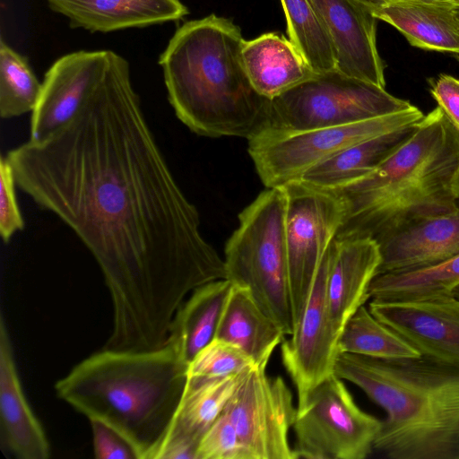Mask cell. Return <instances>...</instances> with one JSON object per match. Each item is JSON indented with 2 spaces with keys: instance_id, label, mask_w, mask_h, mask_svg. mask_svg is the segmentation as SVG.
<instances>
[{
  "instance_id": "cell-11",
  "label": "cell",
  "mask_w": 459,
  "mask_h": 459,
  "mask_svg": "<svg viewBox=\"0 0 459 459\" xmlns=\"http://www.w3.org/2000/svg\"><path fill=\"white\" fill-rule=\"evenodd\" d=\"M265 370L253 368L223 411L251 459H297L289 441L297 414L291 392L281 377H269Z\"/></svg>"
},
{
  "instance_id": "cell-30",
  "label": "cell",
  "mask_w": 459,
  "mask_h": 459,
  "mask_svg": "<svg viewBox=\"0 0 459 459\" xmlns=\"http://www.w3.org/2000/svg\"><path fill=\"white\" fill-rule=\"evenodd\" d=\"M256 367L238 347L213 339L187 366V377L221 378L238 375Z\"/></svg>"
},
{
  "instance_id": "cell-24",
  "label": "cell",
  "mask_w": 459,
  "mask_h": 459,
  "mask_svg": "<svg viewBox=\"0 0 459 459\" xmlns=\"http://www.w3.org/2000/svg\"><path fill=\"white\" fill-rule=\"evenodd\" d=\"M232 283L220 279L194 290L176 312L167 340L188 366L214 338Z\"/></svg>"
},
{
  "instance_id": "cell-29",
  "label": "cell",
  "mask_w": 459,
  "mask_h": 459,
  "mask_svg": "<svg viewBox=\"0 0 459 459\" xmlns=\"http://www.w3.org/2000/svg\"><path fill=\"white\" fill-rule=\"evenodd\" d=\"M40 83L27 59L3 39L0 42V117L12 118L34 109Z\"/></svg>"
},
{
  "instance_id": "cell-26",
  "label": "cell",
  "mask_w": 459,
  "mask_h": 459,
  "mask_svg": "<svg viewBox=\"0 0 459 459\" xmlns=\"http://www.w3.org/2000/svg\"><path fill=\"white\" fill-rule=\"evenodd\" d=\"M459 254L438 264L404 272L384 273L372 281L368 296L378 300L457 296Z\"/></svg>"
},
{
  "instance_id": "cell-33",
  "label": "cell",
  "mask_w": 459,
  "mask_h": 459,
  "mask_svg": "<svg viewBox=\"0 0 459 459\" xmlns=\"http://www.w3.org/2000/svg\"><path fill=\"white\" fill-rule=\"evenodd\" d=\"M94 455L98 459H140L133 444L119 431L98 420H90Z\"/></svg>"
},
{
  "instance_id": "cell-7",
  "label": "cell",
  "mask_w": 459,
  "mask_h": 459,
  "mask_svg": "<svg viewBox=\"0 0 459 459\" xmlns=\"http://www.w3.org/2000/svg\"><path fill=\"white\" fill-rule=\"evenodd\" d=\"M411 106L385 88L333 69L316 74L273 99L267 129L305 131L344 126Z\"/></svg>"
},
{
  "instance_id": "cell-20",
  "label": "cell",
  "mask_w": 459,
  "mask_h": 459,
  "mask_svg": "<svg viewBox=\"0 0 459 459\" xmlns=\"http://www.w3.org/2000/svg\"><path fill=\"white\" fill-rule=\"evenodd\" d=\"M71 28L110 32L181 20L188 13L181 0H47Z\"/></svg>"
},
{
  "instance_id": "cell-35",
  "label": "cell",
  "mask_w": 459,
  "mask_h": 459,
  "mask_svg": "<svg viewBox=\"0 0 459 459\" xmlns=\"http://www.w3.org/2000/svg\"><path fill=\"white\" fill-rule=\"evenodd\" d=\"M451 189L454 196L459 200V163L457 164L455 170L451 179Z\"/></svg>"
},
{
  "instance_id": "cell-18",
  "label": "cell",
  "mask_w": 459,
  "mask_h": 459,
  "mask_svg": "<svg viewBox=\"0 0 459 459\" xmlns=\"http://www.w3.org/2000/svg\"><path fill=\"white\" fill-rule=\"evenodd\" d=\"M0 423L2 440L19 459H48L50 445L23 392L4 319H0Z\"/></svg>"
},
{
  "instance_id": "cell-2",
  "label": "cell",
  "mask_w": 459,
  "mask_h": 459,
  "mask_svg": "<svg viewBox=\"0 0 459 459\" xmlns=\"http://www.w3.org/2000/svg\"><path fill=\"white\" fill-rule=\"evenodd\" d=\"M244 40L232 21L212 13L179 26L160 54L169 102L193 133L248 141L268 128L271 100L248 78Z\"/></svg>"
},
{
  "instance_id": "cell-12",
  "label": "cell",
  "mask_w": 459,
  "mask_h": 459,
  "mask_svg": "<svg viewBox=\"0 0 459 459\" xmlns=\"http://www.w3.org/2000/svg\"><path fill=\"white\" fill-rule=\"evenodd\" d=\"M333 254L334 241L320 264L307 304L290 339L284 340L281 346L283 366L298 393L297 408L306 403L321 382L334 373L341 333L331 318L326 296Z\"/></svg>"
},
{
  "instance_id": "cell-6",
  "label": "cell",
  "mask_w": 459,
  "mask_h": 459,
  "mask_svg": "<svg viewBox=\"0 0 459 459\" xmlns=\"http://www.w3.org/2000/svg\"><path fill=\"white\" fill-rule=\"evenodd\" d=\"M287 196L272 187L238 214L224 248L226 279L247 289L284 332L294 330L285 235Z\"/></svg>"
},
{
  "instance_id": "cell-3",
  "label": "cell",
  "mask_w": 459,
  "mask_h": 459,
  "mask_svg": "<svg viewBox=\"0 0 459 459\" xmlns=\"http://www.w3.org/2000/svg\"><path fill=\"white\" fill-rule=\"evenodd\" d=\"M334 374L385 411L375 449L391 459H459V367L339 352Z\"/></svg>"
},
{
  "instance_id": "cell-31",
  "label": "cell",
  "mask_w": 459,
  "mask_h": 459,
  "mask_svg": "<svg viewBox=\"0 0 459 459\" xmlns=\"http://www.w3.org/2000/svg\"><path fill=\"white\" fill-rule=\"evenodd\" d=\"M196 459H251L233 423L224 411L201 438Z\"/></svg>"
},
{
  "instance_id": "cell-25",
  "label": "cell",
  "mask_w": 459,
  "mask_h": 459,
  "mask_svg": "<svg viewBox=\"0 0 459 459\" xmlns=\"http://www.w3.org/2000/svg\"><path fill=\"white\" fill-rule=\"evenodd\" d=\"M416 124L351 145L310 169L300 180L329 190L357 181L372 172L403 143Z\"/></svg>"
},
{
  "instance_id": "cell-28",
  "label": "cell",
  "mask_w": 459,
  "mask_h": 459,
  "mask_svg": "<svg viewBox=\"0 0 459 459\" xmlns=\"http://www.w3.org/2000/svg\"><path fill=\"white\" fill-rule=\"evenodd\" d=\"M290 40L315 74L336 69L331 36L309 0H280Z\"/></svg>"
},
{
  "instance_id": "cell-13",
  "label": "cell",
  "mask_w": 459,
  "mask_h": 459,
  "mask_svg": "<svg viewBox=\"0 0 459 459\" xmlns=\"http://www.w3.org/2000/svg\"><path fill=\"white\" fill-rule=\"evenodd\" d=\"M371 314L406 340L421 356L459 367V297L378 300Z\"/></svg>"
},
{
  "instance_id": "cell-5",
  "label": "cell",
  "mask_w": 459,
  "mask_h": 459,
  "mask_svg": "<svg viewBox=\"0 0 459 459\" xmlns=\"http://www.w3.org/2000/svg\"><path fill=\"white\" fill-rule=\"evenodd\" d=\"M459 163V133L437 106L372 172L334 189L347 214L335 239H377L404 225L453 211L451 179Z\"/></svg>"
},
{
  "instance_id": "cell-15",
  "label": "cell",
  "mask_w": 459,
  "mask_h": 459,
  "mask_svg": "<svg viewBox=\"0 0 459 459\" xmlns=\"http://www.w3.org/2000/svg\"><path fill=\"white\" fill-rule=\"evenodd\" d=\"M309 2L331 36L336 69L385 88V64L377 48V18L372 9L358 0Z\"/></svg>"
},
{
  "instance_id": "cell-17",
  "label": "cell",
  "mask_w": 459,
  "mask_h": 459,
  "mask_svg": "<svg viewBox=\"0 0 459 459\" xmlns=\"http://www.w3.org/2000/svg\"><path fill=\"white\" fill-rule=\"evenodd\" d=\"M375 240L381 254L378 274L438 264L459 254V205L413 221Z\"/></svg>"
},
{
  "instance_id": "cell-23",
  "label": "cell",
  "mask_w": 459,
  "mask_h": 459,
  "mask_svg": "<svg viewBox=\"0 0 459 459\" xmlns=\"http://www.w3.org/2000/svg\"><path fill=\"white\" fill-rule=\"evenodd\" d=\"M285 335L247 289L232 284L214 339L238 347L256 367L266 368Z\"/></svg>"
},
{
  "instance_id": "cell-34",
  "label": "cell",
  "mask_w": 459,
  "mask_h": 459,
  "mask_svg": "<svg viewBox=\"0 0 459 459\" xmlns=\"http://www.w3.org/2000/svg\"><path fill=\"white\" fill-rule=\"evenodd\" d=\"M430 93L459 133V79L448 74H440L431 83Z\"/></svg>"
},
{
  "instance_id": "cell-27",
  "label": "cell",
  "mask_w": 459,
  "mask_h": 459,
  "mask_svg": "<svg viewBox=\"0 0 459 459\" xmlns=\"http://www.w3.org/2000/svg\"><path fill=\"white\" fill-rule=\"evenodd\" d=\"M338 351L386 360L420 356L406 340L375 317L364 305L343 326Z\"/></svg>"
},
{
  "instance_id": "cell-38",
  "label": "cell",
  "mask_w": 459,
  "mask_h": 459,
  "mask_svg": "<svg viewBox=\"0 0 459 459\" xmlns=\"http://www.w3.org/2000/svg\"><path fill=\"white\" fill-rule=\"evenodd\" d=\"M455 13H456V16L458 18V21H459V6H455Z\"/></svg>"
},
{
  "instance_id": "cell-37",
  "label": "cell",
  "mask_w": 459,
  "mask_h": 459,
  "mask_svg": "<svg viewBox=\"0 0 459 459\" xmlns=\"http://www.w3.org/2000/svg\"><path fill=\"white\" fill-rule=\"evenodd\" d=\"M450 3H452L455 6H459V0H448Z\"/></svg>"
},
{
  "instance_id": "cell-8",
  "label": "cell",
  "mask_w": 459,
  "mask_h": 459,
  "mask_svg": "<svg viewBox=\"0 0 459 459\" xmlns=\"http://www.w3.org/2000/svg\"><path fill=\"white\" fill-rule=\"evenodd\" d=\"M416 106L353 124L305 131L266 129L248 140V153L266 188L300 180L313 167L368 139L418 123Z\"/></svg>"
},
{
  "instance_id": "cell-21",
  "label": "cell",
  "mask_w": 459,
  "mask_h": 459,
  "mask_svg": "<svg viewBox=\"0 0 459 459\" xmlns=\"http://www.w3.org/2000/svg\"><path fill=\"white\" fill-rule=\"evenodd\" d=\"M448 0H398L373 9L413 47L459 53V21Z\"/></svg>"
},
{
  "instance_id": "cell-4",
  "label": "cell",
  "mask_w": 459,
  "mask_h": 459,
  "mask_svg": "<svg viewBox=\"0 0 459 459\" xmlns=\"http://www.w3.org/2000/svg\"><path fill=\"white\" fill-rule=\"evenodd\" d=\"M187 379V365L169 342L151 351L101 349L56 381L58 398L90 420L108 424L154 459Z\"/></svg>"
},
{
  "instance_id": "cell-36",
  "label": "cell",
  "mask_w": 459,
  "mask_h": 459,
  "mask_svg": "<svg viewBox=\"0 0 459 459\" xmlns=\"http://www.w3.org/2000/svg\"><path fill=\"white\" fill-rule=\"evenodd\" d=\"M360 3L364 4L365 5L368 6L369 8L376 9L377 7H380L384 4H389L391 2L398 1V0H358Z\"/></svg>"
},
{
  "instance_id": "cell-16",
  "label": "cell",
  "mask_w": 459,
  "mask_h": 459,
  "mask_svg": "<svg viewBox=\"0 0 459 459\" xmlns=\"http://www.w3.org/2000/svg\"><path fill=\"white\" fill-rule=\"evenodd\" d=\"M250 370L221 378L187 377L182 398L154 459H196L201 438Z\"/></svg>"
},
{
  "instance_id": "cell-22",
  "label": "cell",
  "mask_w": 459,
  "mask_h": 459,
  "mask_svg": "<svg viewBox=\"0 0 459 459\" xmlns=\"http://www.w3.org/2000/svg\"><path fill=\"white\" fill-rule=\"evenodd\" d=\"M241 53L252 85L271 100L316 74L290 39L280 32L244 40Z\"/></svg>"
},
{
  "instance_id": "cell-19",
  "label": "cell",
  "mask_w": 459,
  "mask_h": 459,
  "mask_svg": "<svg viewBox=\"0 0 459 459\" xmlns=\"http://www.w3.org/2000/svg\"><path fill=\"white\" fill-rule=\"evenodd\" d=\"M381 254L371 238L334 240V254L327 281L331 318L342 330L349 318L369 299V286L378 274Z\"/></svg>"
},
{
  "instance_id": "cell-32",
  "label": "cell",
  "mask_w": 459,
  "mask_h": 459,
  "mask_svg": "<svg viewBox=\"0 0 459 459\" xmlns=\"http://www.w3.org/2000/svg\"><path fill=\"white\" fill-rule=\"evenodd\" d=\"M16 180L11 164L5 156L0 159V236L4 243L24 228L16 192Z\"/></svg>"
},
{
  "instance_id": "cell-9",
  "label": "cell",
  "mask_w": 459,
  "mask_h": 459,
  "mask_svg": "<svg viewBox=\"0 0 459 459\" xmlns=\"http://www.w3.org/2000/svg\"><path fill=\"white\" fill-rule=\"evenodd\" d=\"M382 420L362 411L334 373L297 408V458L364 459L374 449Z\"/></svg>"
},
{
  "instance_id": "cell-10",
  "label": "cell",
  "mask_w": 459,
  "mask_h": 459,
  "mask_svg": "<svg viewBox=\"0 0 459 459\" xmlns=\"http://www.w3.org/2000/svg\"><path fill=\"white\" fill-rule=\"evenodd\" d=\"M282 187L287 196L285 235L295 326L307 304L320 264L344 222L347 206L334 191L302 180Z\"/></svg>"
},
{
  "instance_id": "cell-14",
  "label": "cell",
  "mask_w": 459,
  "mask_h": 459,
  "mask_svg": "<svg viewBox=\"0 0 459 459\" xmlns=\"http://www.w3.org/2000/svg\"><path fill=\"white\" fill-rule=\"evenodd\" d=\"M108 54L109 50L75 51L49 67L31 112L30 141L45 140L74 117L99 79Z\"/></svg>"
},
{
  "instance_id": "cell-1",
  "label": "cell",
  "mask_w": 459,
  "mask_h": 459,
  "mask_svg": "<svg viewBox=\"0 0 459 459\" xmlns=\"http://www.w3.org/2000/svg\"><path fill=\"white\" fill-rule=\"evenodd\" d=\"M5 157L17 186L64 221L100 268L113 310L104 349L160 348L188 295L226 279L116 52L73 119Z\"/></svg>"
}]
</instances>
